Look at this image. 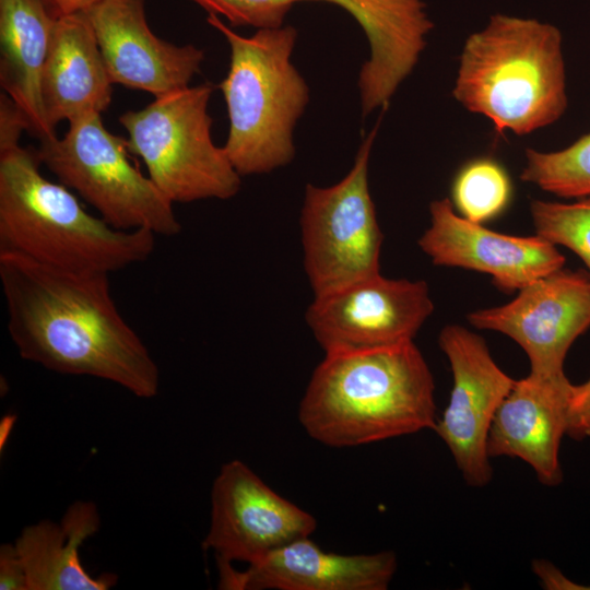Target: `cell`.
Wrapping results in <instances>:
<instances>
[{
  "label": "cell",
  "mask_w": 590,
  "mask_h": 590,
  "mask_svg": "<svg viewBox=\"0 0 590 590\" xmlns=\"http://www.w3.org/2000/svg\"><path fill=\"white\" fill-rule=\"evenodd\" d=\"M8 331L20 356L63 375L90 376L150 399L158 366L113 298L109 274L76 272L0 251Z\"/></svg>",
  "instance_id": "cell-1"
},
{
  "label": "cell",
  "mask_w": 590,
  "mask_h": 590,
  "mask_svg": "<svg viewBox=\"0 0 590 590\" xmlns=\"http://www.w3.org/2000/svg\"><path fill=\"white\" fill-rule=\"evenodd\" d=\"M435 384L413 341L326 353L300 401L307 434L353 447L434 429Z\"/></svg>",
  "instance_id": "cell-2"
},
{
  "label": "cell",
  "mask_w": 590,
  "mask_h": 590,
  "mask_svg": "<svg viewBox=\"0 0 590 590\" xmlns=\"http://www.w3.org/2000/svg\"><path fill=\"white\" fill-rule=\"evenodd\" d=\"M37 149L0 151V251L76 272L110 274L148 260L156 235L122 231L90 214L43 176Z\"/></svg>",
  "instance_id": "cell-3"
},
{
  "label": "cell",
  "mask_w": 590,
  "mask_h": 590,
  "mask_svg": "<svg viewBox=\"0 0 590 590\" xmlns=\"http://www.w3.org/2000/svg\"><path fill=\"white\" fill-rule=\"evenodd\" d=\"M560 31L535 19L496 13L462 49L452 96L498 133L529 134L567 108Z\"/></svg>",
  "instance_id": "cell-4"
},
{
  "label": "cell",
  "mask_w": 590,
  "mask_h": 590,
  "mask_svg": "<svg viewBox=\"0 0 590 590\" xmlns=\"http://www.w3.org/2000/svg\"><path fill=\"white\" fill-rule=\"evenodd\" d=\"M206 22L224 35L229 67L219 84L229 129L224 150L240 176L270 173L295 156L293 131L309 102V88L291 61L297 31L291 25L257 28L243 36L220 16Z\"/></svg>",
  "instance_id": "cell-5"
},
{
  "label": "cell",
  "mask_w": 590,
  "mask_h": 590,
  "mask_svg": "<svg viewBox=\"0 0 590 590\" xmlns=\"http://www.w3.org/2000/svg\"><path fill=\"white\" fill-rule=\"evenodd\" d=\"M213 90L209 82L189 85L118 118L130 153L143 161L150 179L173 203L226 200L240 189L241 176L212 140L208 107Z\"/></svg>",
  "instance_id": "cell-6"
},
{
  "label": "cell",
  "mask_w": 590,
  "mask_h": 590,
  "mask_svg": "<svg viewBox=\"0 0 590 590\" xmlns=\"http://www.w3.org/2000/svg\"><path fill=\"white\" fill-rule=\"evenodd\" d=\"M129 152L127 140L108 131L99 114L70 121L61 138L39 141L37 149L40 163L110 226L178 235L173 202L131 163Z\"/></svg>",
  "instance_id": "cell-7"
},
{
  "label": "cell",
  "mask_w": 590,
  "mask_h": 590,
  "mask_svg": "<svg viewBox=\"0 0 590 590\" xmlns=\"http://www.w3.org/2000/svg\"><path fill=\"white\" fill-rule=\"evenodd\" d=\"M379 121L363 140L347 175L305 188L300 212L304 268L314 296L379 273L382 233L368 187V163Z\"/></svg>",
  "instance_id": "cell-8"
},
{
  "label": "cell",
  "mask_w": 590,
  "mask_h": 590,
  "mask_svg": "<svg viewBox=\"0 0 590 590\" xmlns=\"http://www.w3.org/2000/svg\"><path fill=\"white\" fill-rule=\"evenodd\" d=\"M232 26L280 27L300 1H326L349 12L370 49L358 75L362 113L387 107L413 71L434 27L424 0H190Z\"/></svg>",
  "instance_id": "cell-9"
},
{
  "label": "cell",
  "mask_w": 590,
  "mask_h": 590,
  "mask_svg": "<svg viewBox=\"0 0 590 590\" xmlns=\"http://www.w3.org/2000/svg\"><path fill=\"white\" fill-rule=\"evenodd\" d=\"M424 281L379 273L314 296L306 322L324 353L413 341L433 312Z\"/></svg>",
  "instance_id": "cell-10"
},
{
  "label": "cell",
  "mask_w": 590,
  "mask_h": 590,
  "mask_svg": "<svg viewBox=\"0 0 590 590\" xmlns=\"http://www.w3.org/2000/svg\"><path fill=\"white\" fill-rule=\"evenodd\" d=\"M439 345L453 384L433 430L447 445L464 481L481 487L493 475L486 448L489 427L516 380L496 364L483 338L463 327H445Z\"/></svg>",
  "instance_id": "cell-11"
},
{
  "label": "cell",
  "mask_w": 590,
  "mask_h": 590,
  "mask_svg": "<svg viewBox=\"0 0 590 590\" xmlns=\"http://www.w3.org/2000/svg\"><path fill=\"white\" fill-rule=\"evenodd\" d=\"M312 515L274 492L246 463L222 465L211 491V522L202 542L217 564L261 560L273 551L309 536Z\"/></svg>",
  "instance_id": "cell-12"
},
{
  "label": "cell",
  "mask_w": 590,
  "mask_h": 590,
  "mask_svg": "<svg viewBox=\"0 0 590 590\" xmlns=\"http://www.w3.org/2000/svg\"><path fill=\"white\" fill-rule=\"evenodd\" d=\"M468 320L517 342L531 374L565 377L566 355L590 327L589 275L562 268L526 285L505 305L470 312Z\"/></svg>",
  "instance_id": "cell-13"
},
{
  "label": "cell",
  "mask_w": 590,
  "mask_h": 590,
  "mask_svg": "<svg viewBox=\"0 0 590 590\" xmlns=\"http://www.w3.org/2000/svg\"><path fill=\"white\" fill-rule=\"evenodd\" d=\"M430 225L418 246L436 266L487 273L507 292L563 268L565 257L543 237L514 236L494 232L453 211L448 198L429 205Z\"/></svg>",
  "instance_id": "cell-14"
},
{
  "label": "cell",
  "mask_w": 590,
  "mask_h": 590,
  "mask_svg": "<svg viewBox=\"0 0 590 590\" xmlns=\"http://www.w3.org/2000/svg\"><path fill=\"white\" fill-rule=\"evenodd\" d=\"M86 14L113 84L158 97L189 86L200 71L204 51L156 36L145 0H101Z\"/></svg>",
  "instance_id": "cell-15"
},
{
  "label": "cell",
  "mask_w": 590,
  "mask_h": 590,
  "mask_svg": "<svg viewBox=\"0 0 590 590\" xmlns=\"http://www.w3.org/2000/svg\"><path fill=\"white\" fill-rule=\"evenodd\" d=\"M224 590H385L397 570L393 552L342 555L309 536L293 541L239 571L219 564Z\"/></svg>",
  "instance_id": "cell-16"
},
{
  "label": "cell",
  "mask_w": 590,
  "mask_h": 590,
  "mask_svg": "<svg viewBox=\"0 0 590 590\" xmlns=\"http://www.w3.org/2000/svg\"><path fill=\"white\" fill-rule=\"evenodd\" d=\"M573 385L568 378L529 373L516 380L498 408L487 436V453L519 458L547 486L563 481L559 448L566 435Z\"/></svg>",
  "instance_id": "cell-17"
},
{
  "label": "cell",
  "mask_w": 590,
  "mask_h": 590,
  "mask_svg": "<svg viewBox=\"0 0 590 590\" xmlns=\"http://www.w3.org/2000/svg\"><path fill=\"white\" fill-rule=\"evenodd\" d=\"M42 95L52 131L61 121L102 115L110 105L113 83L86 12L56 21L42 78Z\"/></svg>",
  "instance_id": "cell-18"
},
{
  "label": "cell",
  "mask_w": 590,
  "mask_h": 590,
  "mask_svg": "<svg viewBox=\"0 0 590 590\" xmlns=\"http://www.w3.org/2000/svg\"><path fill=\"white\" fill-rule=\"evenodd\" d=\"M101 517L93 502L78 500L60 523L43 520L25 527L14 541L24 566L28 590H107L118 581L110 573L92 576L79 556V548L94 535Z\"/></svg>",
  "instance_id": "cell-19"
},
{
  "label": "cell",
  "mask_w": 590,
  "mask_h": 590,
  "mask_svg": "<svg viewBox=\"0 0 590 590\" xmlns=\"http://www.w3.org/2000/svg\"><path fill=\"white\" fill-rule=\"evenodd\" d=\"M55 20L38 0H0V85L28 118L31 135H56L46 120L42 78Z\"/></svg>",
  "instance_id": "cell-20"
},
{
  "label": "cell",
  "mask_w": 590,
  "mask_h": 590,
  "mask_svg": "<svg viewBox=\"0 0 590 590\" xmlns=\"http://www.w3.org/2000/svg\"><path fill=\"white\" fill-rule=\"evenodd\" d=\"M520 178L562 198L590 197V132L556 152L526 150Z\"/></svg>",
  "instance_id": "cell-21"
},
{
  "label": "cell",
  "mask_w": 590,
  "mask_h": 590,
  "mask_svg": "<svg viewBox=\"0 0 590 590\" xmlns=\"http://www.w3.org/2000/svg\"><path fill=\"white\" fill-rule=\"evenodd\" d=\"M452 204L461 216L483 223L499 215L509 204L512 185L505 168L491 158L467 163L455 177Z\"/></svg>",
  "instance_id": "cell-22"
},
{
  "label": "cell",
  "mask_w": 590,
  "mask_h": 590,
  "mask_svg": "<svg viewBox=\"0 0 590 590\" xmlns=\"http://www.w3.org/2000/svg\"><path fill=\"white\" fill-rule=\"evenodd\" d=\"M530 212L536 235L576 253L590 280V198L573 203L533 200Z\"/></svg>",
  "instance_id": "cell-23"
},
{
  "label": "cell",
  "mask_w": 590,
  "mask_h": 590,
  "mask_svg": "<svg viewBox=\"0 0 590 590\" xmlns=\"http://www.w3.org/2000/svg\"><path fill=\"white\" fill-rule=\"evenodd\" d=\"M566 435L576 440L590 438V376L585 382L573 385Z\"/></svg>",
  "instance_id": "cell-24"
},
{
  "label": "cell",
  "mask_w": 590,
  "mask_h": 590,
  "mask_svg": "<svg viewBox=\"0 0 590 590\" xmlns=\"http://www.w3.org/2000/svg\"><path fill=\"white\" fill-rule=\"evenodd\" d=\"M28 118L5 93L0 95V151L20 145L23 131L30 133Z\"/></svg>",
  "instance_id": "cell-25"
},
{
  "label": "cell",
  "mask_w": 590,
  "mask_h": 590,
  "mask_svg": "<svg viewBox=\"0 0 590 590\" xmlns=\"http://www.w3.org/2000/svg\"><path fill=\"white\" fill-rule=\"evenodd\" d=\"M0 589L28 590L26 573L14 543L0 546Z\"/></svg>",
  "instance_id": "cell-26"
},
{
  "label": "cell",
  "mask_w": 590,
  "mask_h": 590,
  "mask_svg": "<svg viewBox=\"0 0 590 590\" xmlns=\"http://www.w3.org/2000/svg\"><path fill=\"white\" fill-rule=\"evenodd\" d=\"M55 19L86 12L101 0H38Z\"/></svg>",
  "instance_id": "cell-27"
}]
</instances>
